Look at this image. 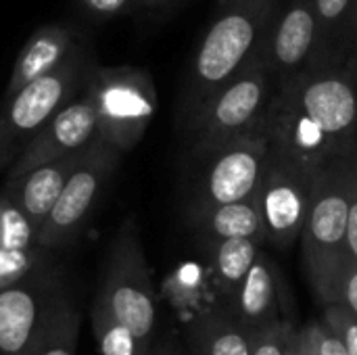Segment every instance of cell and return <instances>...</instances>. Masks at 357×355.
Returning <instances> with one entry per match:
<instances>
[{
  "label": "cell",
  "instance_id": "obj_1",
  "mask_svg": "<svg viewBox=\"0 0 357 355\" xmlns=\"http://www.w3.org/2000/svg\"><path fill=\"white\" fill-rule=\"evenodd\" d=\"M264 132L270 151L303 172L347 161L357 153V90L337 65L305 69L278 86Z\"/></svg>",
  "mask_w": 357,
  "mask_h": 355
},
{
  "label": "cell",
  "instance_id": "obj_2",
  "mask_svg": "<svg viewBox=\"0 0 357 355\" xmlns=\"http://www.w3.org/2000/svg\"><path fill=\"white\" fill-rule=\"evenodd\" d=\"M276 13L278 0H220L192 56L182 92L180 123L184 130L199 109L251 61Z\"/></svg>",
  "mask_w": 357,
  "mask_h": 355
},
{
  "label": "cell",
  "instance_id": "obj_3",
  "mask_svg": "<svg viewBox=\"0 0 357 355\" xmlns=\"http://www.w3.org/2000/svg\"><path fill=\"white\" fill-rule=\"evenodd\" d=\"M276 96L264 42L251 61L222 86L186 126L192 155H205L264 128L268 109Z\"/></svg>",
  "mask_w": 357,
  "mask_h": 355
},
{
  "label": "cell",
  "instance_id": "obj_4",
  "mask_svg": "<svg viewBox=\"0 0 357 355\" xmlns=\"http://www.w3.org/2000/svg\"><path fill=\"white\" fill-rule=\"evenodd\" d=\"M351 190V159L316 174L307 220L301 232L310 285L324 305L333 280L345 262L347 216Z\"/></svg>",
  "mask_w": 357,
  "mask_h": 355
},
{
  "label": "cell",
  "instance_id": "obj_5",
  "mask_svg": "<svg viewBox=\"0 0 357 355\" xmlns=\"http://www.w3.org/2000/svg\"><path fill=\"white\" fill-rule=\"evenodd\" d=\"M98 117V138L130 153L157 111V88L142 67H96L84 86Z\"/></svg>",
  "mask_w": 357,
  "mask_h": 355
},
{
  "label": "cell",
  "instance_id": "obj_6",
  "mask_svg": "<svg viewBox=\"0 0 357 355\" xmlns=\"http://www.w3.org/2000/svg\"><path fill=\"white\" fill-rule=\"evenodd\" d=\"M96 303L126 324L146 349L153 347L157 295L134 222H126L111 245Z\"/></svg>",
  "mask_w": 357,
  "mask_h": 355
},
{
  "label": "cell",
  "instance_id": "obj_7",
  "mask_svg": "<svg viewBox=\"0 0 357 355\" xmlns=\"http://www.w3.org/2000/svg\"><path fill=\"white\" fill-rule=\"evenodd\" d=\"M92 69L94 63L79 42L77 48L56 69L33 80L13 98L4 100L0 117L10 155L13 151L21 153V149L40 128H44L71 100H75V92L79 86H86Z\"/></svg>",
  "mask_w": 357,
  "mask_h": 355
},
{
  "label": "cell",
  "instance_id": "obj_8",
  "mask_svg": "<svg viewBox=\"0 0 357 355\" xmlns=\"http://www.w3.org/2000/svg\"><path fill=\"white\" fill-rule=\"evenodd\" d=\"M197 176L188 213L251 199L257 195L270 163V142L264 128L205 155Z\"/></svg>",
  "mask_w": 357,
  "mask_h": 355
},
{
  "label": "cell",
  "instance_id": "obj_9",
  "mask_svg": "<svg viewBox=\"0 0 357 355\" xmlns=\"http://www.w3.org/2000/svg\"><path fill=\"white\" fill-rule=\"evenodd\" d=\"M121 155L123 153L98 136L84 149L79 165L38 232L36 245L40 249L50 253L71 245L77 239Z\"/></svg>",
  "mask_w": 357,
  "mask_h": 355
},
{
  "label": "cell",
  "instance_id": "obj_10",
  "mask_svg": "<svg viewBox=\"0 0 357 355\" xmlns=\"http://www.w3.org/2000/svg\"><path fill=\"white\" fill-rule=\"evenodd\" d=\"M65 299V291L48 266L0 289V355H31Z\"/></svg>",
  "mask_w": 357,
  "mask_h": 355
},
{
  "label": "cell",
  "instance_id": "obj_11",
  "mask_svg": "<svg viewBox=\"0 0 357 355\" xmlns=\"http://www.w3.org/2000/svg\"><path fill=\"white\" fill-rule=\"evenodd\" d=\"M316 176L270 151V163L257 190L268 241L291 249L303 232Z\"/></svg>",
  "mask_w": 357,
  "mask_h": 355
},
{
  "label": "cell",
  "instance_id": "obj_12",
  "mask_svg": "<svg viewBox=\"0 0 357 355\" xmlns=\"http://www.w3.org/2000/svg\"><path fill=\"white\" fill-rule=\"evenodd\" d=\"M98 136V117L92 98L84 92L82 98L71 100L44 128H40L8 169V180L33 172L52 161L65 159L84 151Z\"/></svg>",
  "mask_w": 357,
  "mask_h": 355
},
{
  "label": "cell",
  "instance_id": "obj_13",
  "mask_svg": "<svg viewBox=\"0 0 357 355\" xmlns=\"http://www.w3.org/2000/svg\"><path fill=\"white\" fill-rule=\"evenodd\" d=\"M264 54L278 86L291 82L316 61V8L314 0H289L276 13L266 38Z\"/></svg>",
  "mask_w": 357,
  "mask_h": 355
},
{
  "label": "cell",
  "instance_id": "obj_14",
  "mask_svg": "<svg viewBox=\"0 0 357 355\" xmlns=\"http://www.w3.org/2000/svg\"><path fill=\"white\" fill-rule=\"evenodd\" d=\"M226 310L253 335L287 320L284 285L268 253H259L243 285L226 301Z\"/></svg>",
  "mask_w": 357,
  "mask_h": 355
},
{
  "label": "cell",
  "instance_id": "obj_15",
  "mask_svg": "<svg viewBox=\"0 0 357 355\" xmlns=\"http://www.w3.org/2000/svg\"><path fill=\"white\" fill-rule=\"evenodd\" d=\"M84 151L73 153L65 159L52 161L48 165H42L33 172H27L19 178L6 180L2 195H6L33 224V228L40 232L44 220L56 205L59 197L63 195L69 178L73 176L75 167L82 161Z\"/></svg>",
  "mask_w": 357,
  "mask_h": 355
},
{
  "label": "cell",
  "instance_id": "obj_16",
  "mask_svg": "<svg viewBox=\"0 0 357 355\" xmlns=\"http://www.w3.org/2000/svg\"><path fill=\"white\" fill-rule=\"evenodd\" d=\"M77 44L79 40L69 25L50 23L33 31L31 38L21 48L19 56L15 59V65L6 84L4 100L13 98L19 90H23L33 80L56 69L77 48Z\"/></svg>",
  "mask_w": 357,
  "mask_h": 355
},
{
  "label": "cell",
  "instance_id": "obj_17",
  "mask_svg": "<svg viewBox=\"0 0 357 355\" xmlns=\"http://www.w3.org/2000/svg\"><path fill=\"white\" fill-rule=\"evenodd\" d=\"M188 224L201 247L230 239H255L261 243L268 241L257 195L245 201L192 211L188 213Z\"/></svg>",
  "mask_w": 357,
  "mask_h": 355
},
{
  "label": "cell",
  "instance_id": "obj_18",
  "mask_svg": "<svg viewBox=\"0 0 357 355\" xmlns=\"http://www.w3.org/2000/svg\"><path fill=\"white\" fill-rule=\"evenodd\" d=\"M253 335L226 310H215L190 322L192 355H251Z\"/></svg>",
  "mask_w": 357,
  "mask_h": 355
},
{
  "label": "cell",
  "instance_id": "obj_19",
  "mask_svg": "<svg viewBox=\"0 0 357 355\" xmlns=\"http://www.w3.org/2000/svg\"><path fill=\"white\" fill-rule=\"evenodd\" d=\"M261 241L255 239H230L203 247L209 264V272L228 301L243 285L257 255L261 253Z\"/></svg>",
  "mask_w": 357,
  "mask_h": 355
},
{
  "label": "cell",
  "instance_id": "obj_20",
  "mask_svg": "<svg viewBox=\"0 0 357 355\" xmlns=\"http://www.w3.org/2000/svg\"><path fill=\"white\" fill-rule=\"evenodd\" d=\"M356 0H314L316 8V61L318 65H337L339 50ZM310 67V69H312Z\"/></svg>",
  "mask_w": 357,
  "mask_h": 355
},
{
  "label": "cell",
  "instance_id": "obj_21",
  "mask_svg": "<svg viewBox=\"0 0 357 355\" xmlns=\"http://www.w3.org/2000/svg\"><path fill=\"white\" fill-rule=\"evenodd\" d=\"M92 331H94L100 355L151 354V349H146L126 324H121L107 308H102L96 301L92 305Z\"/></svg>",
  "mask_w": 357,
  "mask_h": 355
},
{
  "label": "cell",
  "instance_id": "obj_22",
  "mask_svg": "<svg viewBox=\"0 0 357 355\" xmlns=\"http://www.w3.org/2000/svg\"><path fill=\"white\" fill-rule=\"evenodd\" d=\"M79 324L82 318L77 308L69 299H65L42 333L31 355H75Z\"/></svg>",
  "mask_w": 357,
  "mask_h": 355
},
{
  "label": "cell",
  "instance_id": "obj_23",
  "mask_svg": "<svg viewBox=\"0 0 357 355\" xmlns=\"http://www.w3.org/2000/svg\"><path fill=\"white\" fill-rule=\"evenodd\" d=\"M38 230L27 220V216L0 192V247L13 251H33L38 249Z\"/></svg>",
  "mask_w": 357,
  "mask_h": 355
},
{
  "label": "cell",
  "instance_id": "obj_24",
  "mask_svg": "<svg viewBox=\"0 0 357 355\" xmlns=\"http://www.w3.org/2000/svg\"><path fill=\"white\" fill-rule=\"evenodd\" d=\"M46 253L48 251L40 247L33 251H13L0 247V289L13 287L46 268Z\"/></svg>",
  "mask_w": 357,
  "mask_h": 355
},
{
  "label": "cell",
  "instance_id": "obj_25",
  "mask_svg": "<svg viewBox=\"0 0 357 355\" xmlns=\"http://www.w3.org/2000/svg\"><path fill=\"white\" fill-rule=\"evenodd\" d=\"M295 333H297V328L291 318H287L274 326H268L259 333H253L251 355H289Z\"/></svg>",
  "mask_w": 357,
  "mask_h": 355
},
{
  "label": "cell",
  "instance_id": "obj_26",
  "mask_svg": "<svg viewBox=\"0 0 357 355\" xmlns=\"http://www.w3.org/2000/svg\"><path fill=\"white\" fill-rule=\"evenodd\" d=\"M328 303H339L343 305L345 310H349L354 316L357 318V264L347 259L341 264L335 280H333V287H331V293H328V299L324 305Z\"/></svg>",
  "mask_w": 357,
  "mask_h": 355
},
{
  "label": "cell",
  "instance_id": "obj_27",
  "mask_svg": "<svg viewBox=\"0 0 357 355\" xmlns=\"http://www.w3.org/2000/svg\"><path fill=\"white\" fill-rule=\"evenodd\" d=\"M322 322L343 341L349 355H357V318L339 303L324 305Z\"/></svg>",
  "mask_w": 357,
  "mask_h": 355
},
{
  "label": "cell",
  "instance_id": "obj_28",
  "mask_svg": "<svg viewBox=\"0 0 357 355\" xmlns=\"http://www.w3.org/2000/svg\"><path fill=\"white\" fill-rule=\"evenodd\" d=\"M337 67H341L349 80L354 82L357 90V0L354 2V10L345 29V38L339 50V59H337Z\"/></svg>",
  "mask_w": 357,
  "mask_h": 355
},
{
  "label": "cell",
  "instance_id": "obj_29",
  "mask_svg": "<svg viewBox=\"0 0 357 355\" xmlns=\"http://www.w3.org/2000/svg\"><path fill=\"white\" fill-rule=\"evenodd\" d=\"M75 2H77V8L94 21L113 19L126 13L128 6L132 4V0H75Z\"/></svg>",
  "mask_w": 357,
  "mask_h": 355
},
{
  "label": "cell",
  "instance_id": "obj_30",
  "mask_svg": "<svg viewBox=\"0 0 357 355\" xmlns=\"http://www.w3.org/2000/svg\"><path fill=\"white\" fill-rule=\"evenodd\" d=\"M347 259L357 264V174L351 165V190H349V216H347V241H345Z\"/></svg>",
  "mask_w": 357,
  "mask_h": 355
},
{
  "label": "cell",
  "instance_id": "obj_31",
  "mask_svg": "<svg viewBox=\"0 0 357 355\" xmlns=\"http://www.w3.org/2000/svg\"><path fill=\"white\" fill-rule=\"evenodd\" d=\"M314 337H316V354L318 355H349L343 341L322 322H314Z\"/></svg>",
  "mask_w": 357,
  "mask_h": 355
},
{
  "label": "cell",
  "instance_id": "obj_32",
  "mask_svg": "<svg viewBox=\"0 0 357 355\" xmlns=\"http://www.w3.org/2000/svg\"><path fill=\"white\" fill-rule=\"evenodd\" d=\"M289 355H318L316 354V337H314V322L303 328H297L295 339L291 343Z\"/></svg>",
  "mask_w": 357,
  "mask_h": 355
},
{
  "label": "cell",
  "instance_id": "obj_33",
  "mask_svg": "<svg viewBox=\"0 0 357 355\" xmlns=\"http://www.w3.org/2000/svg\"><path fill=\"white\" fill-rule=\"evenodd\" d=\"M149 355H188L184 352V347L176 341V339H163L157 345L151 347Z\"/></svg>",
  "mask_w": 357,
  "mask_h": 355
},
{
  "label": "cell",
  "instance_id": "obj_34",
  "mask_svg": "<svg viewBox=\"0 0 357 355\" xmlns=\"http://www.w3.org/2000/svg\"><path fill=\"white\" fill-rule=\"evenodd\" d=\"M169 2L172 0H132V4L138 8H159V6H165Z\"/></svg>",
  "mask_w": 357,
  "mask_h": 355
},
{
  "label": "cell",
  "instance_id": "obj_35",
  "mask_svg": "<svg viewBox=\"0 0 357 355\" xmlns=\"http://www.w3.org/2000/svg\"><path fill=\"white\" fill-rule=\"evenodd\" d=\"M10 157L8 153V146H6V140H4V132H2V117H0V165Z\"/></svg>",
  "mask_w": 357,
  "mask_h": 355
},
{
  "label": "cell",
  "instance_id": "obj_36",
  "mask_svg": "<svg viewBox=\"0 0 357 355\" xmlns=\"http://www.w3.org/2000/svg\"><path fill=\"white\" fill-rule=\"evenodd\" d=\"M351 165H354V169H356V174H357V153L351 157Z\"/></svg>",
  "mask_w": 357,
  "mask_h": 355
}]
</instances>
